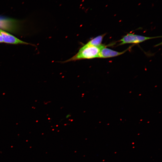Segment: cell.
I'll return each instance as SVG.
<instances>
[{
  "instance_id": "obj_1",
  "label": "cell",
  "mask_w": 162,
  "mask_h": 162,
  "mask_svg": "<svg viewBox=\"0 0 162 162\" xmlns=\"http://www.w3.org/2000/svg\"><path fill=\"white\" fill-rule=\"evenodd\" d=\"M105 46L101 44L99 46H95L86 44L80 48L78 52L74 56L63 62L98 58L101 49Z\"/></svg>"
},
{
  "instance_id": "obj_2",
  "label": "cell",
  "mask_w": 162,
  "mask_h": 162,
  "mask_svg": "<svg viewBox=\"0 0 162 162\" xmlns=\"http://www.w3.org/2000/svg\"><path fill=\"white\" fill-rule=\"evenodd\" d=\"M159 37H148L143 36L129 33L124 36L121 40L120 45L126 44H138L145 40L157 38Z\"/></svg>"
},
{
  "instance_id": "obj_3",
  "label": "cell",
  "mask_w": 162,
  "mask_h": 162,
  "mask_svg": "<svg viewBox=\"0 0 162 162\" xmlns=\"http://www.w3.org/2000/svg\"><path fill=\"white\" fill-rule=\"evenodd\" d=\"M127 50L118 52L107 48L105 46L101 49L98 58H106L117 56L123 54Z\"/></svg>"
},
{
  "instance_id": "obj_4",
  "label": "cell",
  "mask_w": 162,
  "mask_h": 162,
  "mask_svg": "<svg viewBox=\"0 0 162 162\" xmlns=\"http://www.w3.org/2000/svg\"><path fill=\"white\" fill-rule=\"evenodd\" d=\"M0 33L2 37L3 42L5 43L12 44L26 43L1 29H0Z\"/></svg>"
},
{
  "instance_id": "obj_5",
  "label": "cell",
  "mask_w": 162,
  "mask_h": 162,
  "mask_svg": "<svg viewBox=\"0 0 162 162\" xmlns=\"http://www.w3.org/2000/svg\"><path fill=\"white\" fill-rule=\"evenodd\" d=\"M105 34L99 35L92 39L90 40L86 44L89 45H90L95 46H99L101 45L103 38Z\"/></svg>"
},
{
  "instance_id": "obj_6",
  "label": "cell",
  "mask_w": 162,
  "mask_h": 162,
  "mask_svg": "<svg viewBox=\"0 0 162 162\" xmlns=\"http://www.w3.org/2000/svg\"><path fill=\"white\" fill-rule=\"evenodd\" d=\"M3 42L2 37L0 33V42Z\"/></svg>"
},
{
  "instance_id": "obj_7",
  "label": "cell",
  "mask_w": 162,
  "mask_h": 162,
  "mask_svg": "<svg viewBox=\"0 0 162 162\" xmlns=\"http://www.w3.org/2000/svg\"><path fill=\"white\" fill-rule=\"evenodd\" d=\"M70 116V114H68L66 116V118H69V117Z\"/></svg>"
}]
</instances>
